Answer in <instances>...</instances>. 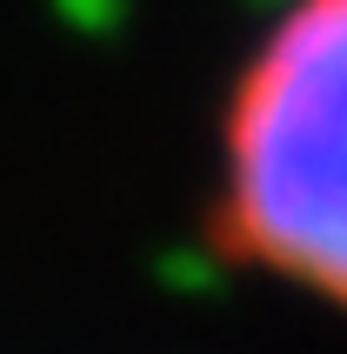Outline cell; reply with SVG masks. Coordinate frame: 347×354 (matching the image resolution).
I'll return each instance as SVG.
<instances>
[{"label":"cell","mask_w":347,"mask_h":354,"mask_svg":"<svg viewBox=\"0 0 347 354\" xmlns=\"http://www.w3.org/2000/svg\"><path fill=\"white\" fill-rule=\"evenodd\" d=\"M221 227L254 268L347 308V0H294L227 114Z\"/></svg>","instance_id":"1"}]
</instances>
